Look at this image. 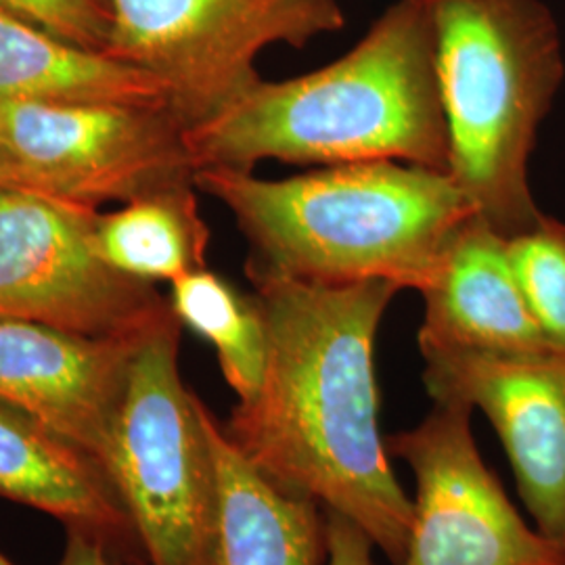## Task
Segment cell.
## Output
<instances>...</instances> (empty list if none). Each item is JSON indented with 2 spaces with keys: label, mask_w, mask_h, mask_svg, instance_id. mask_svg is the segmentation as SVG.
Returning <instances> with one entry per match:
<instances>
[{
  "label": "cell",
  "mask_w": 565,
  "mask_h": 565,
  "mask_svg": "<svg viewBox=\"0 0 565 565\" xmlns=\"http://www.w3.org/2000/svg\"><path fill=\"white\" fill-rule=\"evenodd\" d=\"M450 179L505 237L545 214L530 186L539 130L564 82L557 21L541 0H427Z\"/></svg>",
  "instance_id": "4"
},
{
  "label": "cell",
  "mask_w": 565,
  "mask_h": 565,
  "mask_svg": "<svg viewBox=\"0 0 565 565\" xmlns=\"http://www.w3.org/2000/svg\"><path fill=\"white\" fill-rule=\"evenodd\" d=\"M107 55L162 82L184 128L210 120L263 81L270 44L303 49L345 25L340 0H109Z\"/></svg>",
  "instance_id": "6"
},
{
  "label": "cell",
  "mask_w": 565,
  "mask_h": 565,
  "mask_svg": "<svg viewBox=\"0 0 565 565\" xmlns=\"http://www.w3.org/2000/svg\"><path fill=\"white\" fill-rule=\"evenodd\" d=\"M142 338H86L0 317V398L39 417L102 463Z\"/></svg>",
  "instance_id": "11"
},
{
  "label": "cell",
  "mask_w": 565,
  "mask_h": 565,
  "mask_svg": "<svg viewBox=\"0 0 565 565\" xmlns=\"http://www.w3.org/2000/svg\"><path fill=\"white\" fill-rule=\"evenodd\" d=\"M266 324L256 396L224 434L266 480L359 525L401 565L413 499L380 429L375 342L401 291L385 281L321 285L249 277Z\"/></svg>",
  "instance_id": "1"
},
{
  "label": "cell",
  "mask_w": 565,
  "mask_h": 565,
  "mask_svg": "<svg viewBox=\"0 0 565 565\" xmlns=\"http://www.w3.org/2000/svg\"><path fill=\"white\" fill-rule=\"evenodd\" d=\"M168 302L182 327L214 348L239 403L252 401L266 364V324L256 296H245L205 266L170 282Z\"/></svg>",
  "instance_id": "17"
},
{
  "label": "cell",
  "mask_w": 565,
  "mask_h": 565,
  "mask_svg": "<svg viewBox=\"0 0 565 565\" xmlns=\"http://www.w3.org/2000/svg\"><path fill=\"white\" fill-rule=\"evenodd\" d=\"M195 186L223 203L249 256L247 277L424 291L473 210L455 181L403 162L323 166L279 181L200 168Z\"/></svg>",
  "instance_id": "3"
},
{
  "label": "cell",
  "mask_w": 565,
  "mask_h": 565,
  "mask_svg": "<svg viewBox=\"0 0 565 565\" xmlns=\"http://www.w3.org/2000/svg\"><path fill=\"white\" fill-rule=\"evenodd\" d=\"M60 565H121L116 564L107 551L102 539L82 532V530H67L65 551Z\"/></svg>",
  "instance_id": "21"
},
{
  "label": "cell",
  "mask_w": 565,
  "mask_h": 565,
  "mask_svg": "<svg viewBox=\"0 0 565 565\" xmlns=\"http://www.w3.org/2000/svg\"><path fill=\"white\" fill-rule=\"evenodd\" d=\"M419 348H457L497 354L559 350L525 302L511 266L507 237L471 216L446 249L443 264L422 291ZM565 352V350H564Z\"/></svg>",
  "instance_id": "12"
},
{
  "label": "cell",
  "mask_w": 565,
  "mask_h": 565,
  "mask_svg": "<svg viewBox=\"0 0 565 565\" xmlns=\"http://www.w3.org/2000/svg\"><path fill=\"white\" fill-rule=\"evenodd\" d=\"M210 436L221 488L214 565H327L323 507L266 480L214 415Z\"/></svg>",
  "instance_id": "14"
},
{
  "label": "cell",
  "mask_w": 565,
  "mask_h": 565,
  "mask_svg": "<svg viewBox=\"0 0 565 565\" xmlns=\"http://www.w3.org/2000/svg\"><path fill=\"white\" fill-rule=\"evenodd\" d=\"M327 515V565H375L373 541L343 515Z\"/></svg>",
  "instance_id": "20"
},
{
  "label": "cell",
  "mask_w": 565,
  "mask_h": 565,
  "mask_svg": "<svg viewBox=\"0 0 565 565\" xmlns=\"http://www.w3.org/2000/svg\"><path fill=\"white\" fill-rule=\"evenodd\" d=\"M177 315L137 345L102 465L145 565H214L218 539V469L212 413L184 385Z\"/></svg>",
  "instance_id": "5"
},
{
  "label": "cell",
  "mask_w": 565,
  "mask_h": 565,
  "mask_svg": "<svg viewBox=\"0 0 565 565\" xmlns=\"http://www.w3.org/2000/svg\"><path fill=\"white\" fill-rule=\"evenodd\" d=\"M0 102L166 105L162 82L0 9Z\"/></svg>",
  "instance_id": "15"
},
{
  "label": "cell",
  "mask_w": 565,
  "mask_h": 565,
  "mask_svg": "<svg viewBox=\"0 0 565 565\" xmlns=\"http://www.w3.org/2000/svg\"><path fill=\"white\" fill-rule=\"evenodd\" d=\"M471 415L463 403H434L422 424L385 440L415 476L401 565H565L564 546L525 524L486 467Z\"/></svg>",
  "instance_id": "9"
},
{
  "label": "cell",
  "mask_w": 565,
  "mask_h": 565,
  "mask_svg": "<svg viewBox=\"0 0 565 565\" xmlns=\"http://www.w3.org/2000/svg\"><path fill=\"white\" fill-rule=\"evenodd\" d=\"M434 403H463L494 425L520 497L546 539L565 548V352L497 354L419 348Z\"/></svg>",
  "instance_id": "10"
},
{
  "label": "cell",
  "mask_w": 565,
  "mask_h": 565,
  "mask_svg": "<svg viewBox=\"0 0 565 565\" xmlns=\"http://www.w3.org/2000/svg\"><path fill=\"white\" fill-rule=\"evenodd\" d=\"M507 249L525 302L548 342L565 350V223L543 216L507 237Z\"/></svg>",
  "instance_id": "18"
},
{
  "label": "cell",
  "mask_w": 565,
  "mask_h": 565,
  "mask_svg": "<svg viewBox=\"0 0 565 565\" xmlns=\"http://www.w3.org/2000/svg\"><path fill=\"white\" fill-rule=\"evenodd\" d=\"M0 9L90 51H107L109 0H0Z\"/></svg>",
  "instance_id": "19"
},
{
  "label": "cell",
  "mask_w": 565,
  "mask_h": 565,
  "mask_svg": "<svg viewBox=\"0 0 565 565\" xmlns=\"http://www.w3.org/2000/svg\"><path fill=\"white\" fill-rule=\"evenodd\" d=\"M11 189H18V182H15L9 156L0 142V191H11Z\"/></svg>",
  "instance_id": "22"
},
{
  "label": "cell",
  "mask_w": 565,
  "mask_h": 565,
  "mask_svg": "<svg viewBox=\"0 0 565 565\" xmlns=\"http://www.w3.org/2000/svg\"><path fill=\"white\" fill-rule=\"evenodd\" d=\"M0 499L34 507L67 530L88 532L105 545L135 541L103 465L4 398H0Z\"/></svg>",
  "instance_id": "13"
},
{
  "label": "cell",
  "mask_w": 565,
  "mask_h": 565,
  "mask_svg": "<svg viewBox=\"0 0 565 565\" xmlns=\"http://www.w3.org/2000/svg\"><path fill=\"white\" fill-rule=\"evenodd\" d=\"M97 210L0 191V317L102 340H137L174 312L156 282L103 260Z\"/></svg>",
  "instance_id": "8"
},
{
  "label": "cell",
  "mask_w": 565,
  "mask_h": 565,
  "mask_svg": "<svg viewBox=\"0 0 565 565\" xmlns=\"http://www.w3.org/2000/svg\"><path fill=\"white\" fill-rule=\"evenodd\" d=\"M0 565H13V564H11V562H9V559H4V557H2V555H0Z\"/></svg>",
  "instance_id": "23"
},
{
  "label": "cell",
  "mask_w": 565,
  "mask_h": 565,
  "mask_svg": "<svg viewBox=\"0 0 565 565\" xmlns=\"http://www.w3.org/2000/svg\"><path fill=\"white\" fill-rule=\"evenodd\" d=\"M93 242L105 263L147 282H174L207 266L210 228L195 181L145 193L120 210L95 214Z\"/></svg>",
  "instance_id": "16"
},
{
  "label": "cell",
  "mask_w": 565,
  "mask_h": 565,
  "mask_svg": "<svg viewBox=\"0 0 565 565\" xmlns=\"http://www.w3.org/2000/svg\"><path fill=\"white\" fill-rule=\"evenodd\" d=\"M18 189L99 210L195 181L186 128L166 105L0 102Z\"/></svg>",
  "instance_id": "7"
},
{
  "label": "cell",
  "mask_w": 565,
  "mask_h": 565,
  "mask_svg": "<svg viewBox=\"0 0 565 565\" xmlns=\"http://www.w3.org/2000/svg\"><path fill=\"white\" fill-rule=\"evenodd\" d=\"M195 168L254 172L403 162L450 177V149L427 0H396L356 46L321 70L260 81L186 128Z\"/></svg>",
  "instance_id": "2"
}]
</instances>
